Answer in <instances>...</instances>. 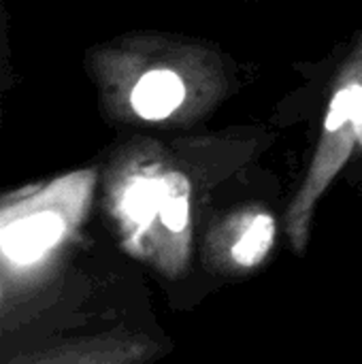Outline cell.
<instances>
[{"label": "cell", "instance_id": "5", "mask_svg": "<svg viewBox=\"0 0 362 364\" xmlns=\"http://www.w3.org/2000/svg\"><path fill=\"white\" fill-rule=\"evenodd\" d=\"M277 239V222L271 211L245 205L220 215L205 235V260L226 275H243L271 256Z\"/></svg>", "mask_w": 362, "mask_h": 364}, {"label": "cell", "instance_id": "2", "mask_svg": "<svg viewBox=\"0 0 362 364\" xmlns=\"http://www.w3.org/2000/svg\"><path fill=\"white\" fill-rule=\"evenodd\" d=\"M105 122L119 128L190 130L237 87L213 43L175 32H128L85 51Z\"/></svg>", "mask_w": 362, "mask_h": 364}, {"label": "cell", "instance_id": "4", "mask_svg": "<svg viewBox=\"0 0 362 364\" xmlns=\"http://www.w3.org/2000/svg\"><path fill=\"white\" fill-rule=\"evenodd\" d=\"M166 346L154 335L137 328H111L45 341L11 356L4 364H147Z\"/></svg>", "mask_w": 362, "mask_h": 364}, {"label": "cell", "instance_id": "8", "mask_svg": "<svg viewBox=\"0 0 362 364\" xmlns=\"http://www.w3.org/2000/svg\"><path fill=\"white\" fill-rule=\"evenodd\" d=\"M356 139L362 143V94L361 105H358V113H356Z\"/></svg>", "mask_w": 362, "mask_h": 364}, {"label": "cell", "instance_id": "1", "mask_svg": "<svg viewBox=\"0 0 362 364\" xmlns=\"http://www.w3.org/2000/svg\"><path fill=\"white\" fill-rule=\"evenodd\" d=\"M243 132L137 134L109 156L98 181L102 209L124 252L166 279L181 277L194 252L196 213L207 192L252 154Z\"/></svg>", "mask_w": 362, "mask_h": 364}, {"label": "cell", "instance_id": "6", "mask_svg": "<svg viewBox=\"0 0 362 364\" xmlns=\"http://www.w3.org/2000/svg\"><path fill=\"white\" fill-rule=\"evenodd\" d=\"M43 288V282H30L0 269V320L9 316L15 305H19V299H36Z\"/></svg>", "mask_w": 362, "mask_h": 364}, {"label": "cell", "instance_id": "7", "mask_svg": "<svg viewBox=\"0 0 362 364\" xmlns=\"http://www.w3.org/2000/svg\"><path fill=\"white\" fill-rule=\"evenodd\" d=\"M11 81V43H9V13L6 2L0 0V119H2V107L4 96Z\"/></svg>", "mask_w": 362, "mask_h": 364}, {"label": "cell", "instance_id": "3", "mask_svg": "<svg viewBox=\"0 0 362 364\" xmlns=\"http://www.w3.org/2000/svg\"><path fill=\"white\" fill-rule=\"evenodd\" d=\"M361 94L362 81L356 77H350L348 81H344L341 87L335 92L329 113H326L322 141L318 145L309 173L288 207L286 235L294 252L299 254L307 245L316 203L320 200V196L326 192L335 175L346 164L352 151V143L356 141V113L361 105Z\"/></svg>", "mask_w": 362, "mask_h": 364}]
</instances>
